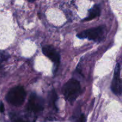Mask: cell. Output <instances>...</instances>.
<instances>
[{"label": "cell", "instance_id": "6da1fadb", "mask_svg": "<svg viewBox=\"0 0 122 122\" xmlns=\"http://www.w3.org/2000/svg\"><path fill=\"white\" fill-rule=\"evenodd\" d=\"M63 92L66 99L72 104L78 97L81 92L79 82L75 79H71L64 84Z\"/></svg>", "mask_w": 122, "mask_h": 122}, {"label": "cell", "instance_id": "7a4b0ae2", "mask_svg": "<svg viewBox=\"0 0 122 122\" xmlns=\"http://www.w3.org/2000/svg\"><path fill=\"white\" fill-rule=\"evenodd\" d=\"M26 92L21 86L12 88L7 93L6 99L10 104L14 106H20L23 104L26 98Z\"/></svg>", "mask_w": 122, "mask_h": 122}, {"label": "cell", "instance_id": "3957f363", "mask_svg": "<svg viewBox=\"0 0 122 122\" xmlns=\"http://www.w3.org/2000/svg\"><path fill=\"white\" fill-rule=\"evenodd\" d=\"M106 28L104 26H98L95 28L85 30L77 35V37L81 39L88 38L90 40L100 42L103 40L106 36Z\"/></svg>", "mask_w": 122, "mask_h": 122}, {"label": "cell", "instance_id": "277c9868", "mask_svg": "<svg viewBox=\"0 0 122 122\" xmlns=\"http://www.w3.org/2000/svg\"><path fill=\"white\" fill-rule=\"evenodd\" d=\"M44 101L41 97L36 93H32L29 99L27 108L29 111L38 112L44 110Z\"/></svg>", "mask_w": 122, "mask_h": 122}, {"label": "cell", "instance_id": "5b68a950", "mask_svg": "<svg viewBox=\"0 0 122 122\" xmlns=\"http://www.w3.org/2000/svg\"><path fill=\"white\" fill-rule=\"evenodd\" d=\"M120 66L119 63H117L114 73V78L112 83V90L115 94L120 96L121 94V80L120 77Z\"/></svg>", "mask_w": 122, "mask_h": 122}, {"label": "cell", "instance_id": "8992f818", "mask_svg": "<svg viewBox=\"0 0 122 122\" xmlns=\"http://www.w3.org/2000/svg\"><path fill=\"white\" fill-rule=\"evenodd\" d=\"M43 53L47 56L49 59L51 60L56 64L58 65L60 60V56L58 53L56 51V49L53 47L49 45L46 46L42 49Z\"/></svg>", "mask_w": 122, "mask_h": 122}, {"label": "cell", "instance_id": "52a82bcc", "mask_svg": "<svg viewBox=\"0 0 122 122\" xmlns=\"http://www.w3.org/2000/svg\"><path fill=\"white\" fill-rule=\"evenodd\" d=\"M10 117L14 122H35V118H33L26 114L11 113Z\"/></svg>", "mask_w": 122, "mask_h": 122}, {"label": "cell", "instance_id": "ba28073f", "mask_svg": "<svg viewBox=\"0 0 122 122\" xmlns=\"http://www.w3.org/2000/svg\"><path fill=\"white\" fill-rule=\"evenodd\" d=\"M100 12H101V10H100V8L99 7V6L95 5L91 9L89 10V15L83 20L84 21H89V20H92V19L99 16L100 14Z\"/></svg>", "mask_w": 122, "mask_h": 122}, {"label": "cell", "instance_id": "9c48e42d", "mask_svg": "<svg viewBox=\"0 0 122 122\" xmlns=\"http://www.w3.org/2000/svg\"><path fill=\"white\" fill-rule=\"evenodd\" d=\"M51 102H52L53 105L55 106L56 101L57 100V94H56V92H55L54 90H53L52 91V92H51Z\"/></svg>", "mask_w": 122, "mask_h": 122}, {"label": "cell", "instance_id": "30bf717a", "mask_svg": "<svg viewBox=\"0 0 122 122\" xmlns=\"http://www.w3.org/2000/svg\"><path fill=\"white\" fill-rule=\"evenodd\" d=\"M79 122H86V117L84 114H82L79 118Z\"/></svg>", "mask_w": 122, "mask_h": 122}, {"label": "cell", "instance_id": "8fae6325", "mask_svg": "<svg viewBox=\"0 0 122 122\" xmlns=\"http://www.w3.org/2000/svg\"><path fill=\"white\" fill-rule=\"evenodd\" d=\"M4 105L3 103L2 102H0V112H4Z\"/></svg>", "mask_w": 122, "mask_h": 122}, {"label": "cell", "instance_id": "7c38bea8", "mask_svg": "<svg viewBox=\"0 0 122 122\" xmlns=\"http://www.w3.org/2000/svg\"><path fill=\"white\" fill-rule=\"evenodd\" d=\"M28 1H29V2H33L34 1H35V0H27Z\"/></svg>", "mask_w": 122, "mask_h": 122}, {"label": "cell", "instance_id": "4fadbf2b", "mask_svg": "<svg viewBox=\"0 0 122 122\" xmlns=\"http://www.w3.org/2000/svg\"><path fill=\"white\" fill-rule=\"evenodd\" d=\"M0 68H1V66H0Z\"/></svg>", "mask_w": 122, "mask_h": 122}]
</instances>
